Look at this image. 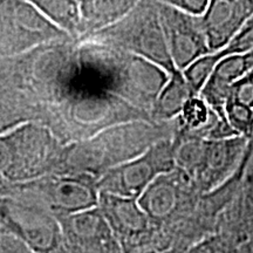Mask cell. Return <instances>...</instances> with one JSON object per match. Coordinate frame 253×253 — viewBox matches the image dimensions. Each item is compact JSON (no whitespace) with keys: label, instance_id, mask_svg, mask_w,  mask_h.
<instances>
[{"label":"cell","instance_id":"cell-1","mask_svg":"<svg viewBox=\"0 0 253 253\" xmlns=\"http://www.w3.org/2000/svg\"><path fill=\"white\" fill-rule=\"evenodd\" d=\"M140 56L171 74L177 68L169 54L156 0H140L118 23L86 38Z\"/></svg>","mask_w":253,"mask_h":253},{"label":"cell","instance_id":"cell-2","mask_svg":"<svg viewBox=\"0 0 253 253\" xmlns=\"http://www.w3.org/2000/svg\"><path fill=\"white\" fill-rule=\"evenodd\" d=\"M63 150L48 129L24 125L0 136V175L17 184L54 172Z\"/></svg>","mask_w":253,"mask_h":253},{"label":"cell","instance_id":"cell-3","mask_svg":"<svg viewBox=\"0 0 253 253\" xmlns=\"http://www.w3.org/2000/svg\"><path fill=\"white\" fill-rule=\"evenodd\" d=\"M12 195L36 202L55 217L94 208L99 201L96 178L90 173L73 171L50 172L33 181L17 183Z\"/></svg>","mask_w":253,"mask_h":253},{"label":"cell","instance_id":"cell-4","mask_svg":"<svg viewBox=\"0 0 253 253\" xmlns=\"http://www.w3.org/2000/svg\"><path fill=\"white\" fill-rule=\"evenodd\" d=\"M0 225L36 253H66L58 218L31 199L0 197Z\"/></svg>","mask_w":253,"mask_h":253},{"label":"cell","instance_id":"cell-5","mask_svg":"<svg viewBox=\"0 0 253 253\" xmlns=\"http://www.w3.org/2000/svg\"><path fill=\"white\" fill-rule=\"evenodd\" d=\"M175 168L172 137L162 138L138 156L109 168L96 185L99 191L137 199L155 178Z\"/></svg>","mask_w":253,"mask_h":253},{"label":"cell","instance_id":"cell-6","mask_svg":"<svg viewBox=\"0 0 253 253\" xmlns=\"http://www.w3.org/2000/svg\"><path fill=\"white\" fill-rule=\"evenodd\" d=\"M56 218L66 253H126L97 205Z\"/></svg>","mask_w":253,"mask_h":253},{"label":"cell","instance_id":"cell-7","mask_svg":"<svg viewBox=\"0 0 253 253\" xmlns=\"http://www.w3.org/2000/svg\"><path fill=\"white\" fill-rule=\"evenodd\" d=\"M157 9L168 50L178 71L211 53L201 15L185 13L158 1Z\"/></svg>","mask_w":253,"mask_h":253},{"label":"cell","instance_id":"cell-8","mask_svg":"<svg viewBox=\"0 0 253 253\" xmlns=\"http://www.w3.org/2000/svg\"><path fill=\"white\" fill-rule=\"evenodd\" d=\"M253 15V0H209L202 25L211 53L220 50Z\"/></svg>","mask_w":253,"mask_h":253},{"label":"cell","instance_id":"cell-9","mask_svg":"<svg viewBox=\"0 0 253 253\" xmlns=\"http://www.w3.org/2000/svg\"><path fill=\"white\" fill-rule=\"evenodd\" d=\"M249 143V138L243 136L205 140L201 162L194 172L202 185L211 188L237 169L248 153Z\"/></svg>","mask_w":253,"mask_h":253},{"label":"cell","instance_id":"cell-10","mask_svg":"<svg viewBox=\"0 0 253 253\" xmlns=\"http://www.w3.org/2000/svg\"><path fill=\"white\" fill-rule=\"evenodd\" d=\"M97 208L122 246L123 242L137 239L149 232L153 220L147 216L136 198L99 191Z\"/></svg>","mask_w":253,"mask_h":253},{"label":"cell","instance_id":"cell-11","mask_svg":"<svg viewBox=\"0 0 253 253\" xmlns=\"http://www.w3.org/2000/svg\"><path fill=\"white\" fill-rule=\"evenodd\" d=\"M253 69V50L244 54L221 58L202 88L199 96L218 114H225L224 106L236 81Z\"/></svg>","mask_w":253,"mask_h":253},{"label":"cell","instance_id":"cell-12","mask_svg":"<svg viewBox=\"0 0 253 253\" xmlns=\"http://www.w3.org/2000/svg\"><path fill=\"white\" fill-rule=\"evenodd\" d=\"M81 14L82 36H93L103 28L118 23L137 5L140 0H78Z\"/></svg>","mask_w":253,"mask_h":253},{"label":"cell","instance_id":"cell-13","mask_svg":"<svg viewBox=\"0 0 253 253\" xmlns=\"http://www.w3.org/2000/svg\"><path fill=\"white\" fill-rule=\"evenodd\" d=\"M169 173H163L155 178L137 198L140 207L151 220L169 217L179 203L181 190L177 188L175 179L169 178Z\"/></svg>","mask_w":253,"mask_h":253},{"label":"cell","instance_id":"cell-14","mask_svg":"<svg viewBox=\"0 0 253 253\" xmlns=\"http://www.w3.org/2000/svg\"><path fill=\"white\" fill-rule=\"evenodd\" d=\"M196 96L183 77L182 71L169 74L168 81L151 107V120L156 123H170L179 115L186 101Z\"/></svg>","mask_w":253,"mask_h":253},{"label":"cell","instance_id":"cell-15","mask_svg":"<svg viewBox=\"0 0 253 253\" xmlns=\"http://www.w3.org/2000/svg\"><path fill=\"white\" fill-rule=\"evenodd\" d=\"M39 13L69 38L82 36L81 14L78 0H27Z\"/></svg>","mask_w":253,"mask_h":253},{"label":"cell","instance_id":"cell-16","mask_svg":"<svg viewBox=\"0 0 253 253\" xmlns=\"http://www.w3.org/2000/svg\"><path fill=\"white\" fill-rule=\"evenodd\" d=\"M220 58L218 56L217 52L209 53V54L195 60L188 67L183 69V77L195 95H199L201 93L202 88L208 81V79L210 78L211 73L213 72Z\"/></svg>","mask_w":253,"mask_h":253},{"label":"cell","instance_id":"cell-17","mask_svg":"<svg viewBox=\"0 0 253 253\" xmlns=\"http://www.w3.org/2000/svg\"><path fill=\"white\" fill-rule=\"evenodd\" d=\"M224 112L227 122L236 134L251 140L253 137V108L232 100H226Z\"/></svg>","mask_w":253,"mask_h":253},{"label":"cell","instance_id":"cell-18","mask_svg":"<svg viewBox=\"0 0 253 253\" xmlns=\"http://www.w3.org/2000/svg\"><path fill=\"white\" fill-rule=\"evenodd\" d=\"M253 50V15L239 28L225 47L217 50L219 58L236 54H244Z\"/></svg>","mask_w":253,"mask_h":253},{"label":"cell","instance_id":"cell-19","mask_svg":"<svg viewBox=\"0 0 253 253\" xmlns=\"http://www.w3.org/2000/svg\"><path fill=\"white\" fill-rule=\"evenodd\" d=\"M227 100L253 108V69L232 84Z\"/></svg>","mask_w":253,"mask_h":253},{"label":"cell","instance_id":"cell-20","mask_svg":"<svg viewBox=\"0 0 253 253\" xmlns=\"http://www.w3.org/2000/svg\"><path fill=\"white\" fill-rule=\"evenodd\" d=\"M156 1L171 6V7L185 12V13L202 15L207 8L209 0H156Z\"/></svg>","mask_w":253,"mask_h":253},{"label":"cell","instance_id":"cell-21","mask_svg":"<svg viewBox=\"0 0 253 253\" xmlns=\"http://www.w3.org/2000/svg\"><path fill=\"white\" fill-rule=\"evenodd\" d=\"M14 184L8 182L4 177L0 175V197H5V196H11L13 194Z\"/></svg>","mask_w":253,"mask_h":253},{"label":"cell","instance_id":"cell-22","mask_svg":"<svg viewBox=\"0 0 253 253\" xmlns=\"http://www.w3.org/2000/svg\"><path fill=\"white\" fill-rule=\"evenodd\" d=\"M188 253H213L212 250H211L210 246L208 245H199L197 248L192 249L191 251H189Z\"/></svg>","mask_w":253,"mask_h":253}]
</instances>
